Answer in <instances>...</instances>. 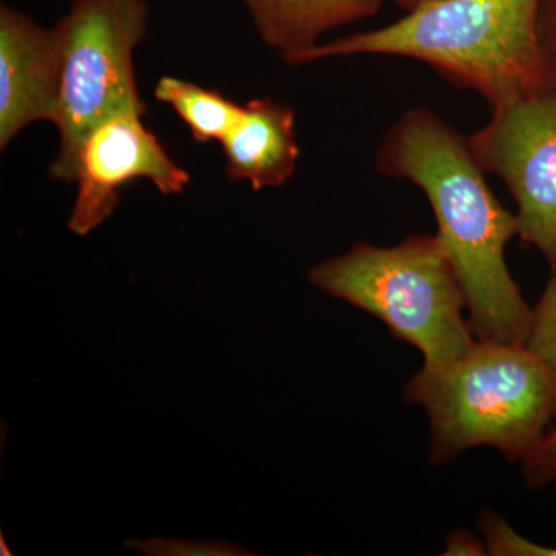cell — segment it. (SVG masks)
Returning a JSON list of instances; mask_svg holds the SVG:
<instances>
[{
    "label": "cell",
    "mask_w": 556,
    "mask_h": 556,
    "mask_svg": "<svg viewBox=\"0 0 556 556\" xmlns=\"http://www.w3.org/2000/svg\"><path fill=\"white\" fill-rule=\"evenodd\" d=\"M404 397L427 409L437 466L479 445L525 463L556 417L554 372L526 343L475 340L447 365H424Z\"/></svg>",
    "instance_id": "3"
},
{
    "label": "cell",
    "mask_w": 556,
    "mask_h": 556,
    "mask_svg": "<svg viewBox=\"0 0 556 556\" xmlns=\"http://www.w3.org/2000/svg\"><path fill=\"white\" fill-rule=\"evenodd\" d=\"M155 100L170 105L188 126L197 142L222 144L243 119L247 105L237 104L222 91L206 89L190 80L163 76L153 90Z\"/></svg>",
    "instance_id": "11"
},
{
    "label": "cell",
    "mask_w": 556,
    "mask_h": 556,
    "mask_svg": "<svg viewBox=\"0 0 556 556\" xmlns=\"http://www.w3.org/2000/svg\"><path fill=\"white\" fill-rule=\"evenodd\" d=\"M526 345L551 368L556 378V270L532 309V324Z\"/></svg>",
    "instance_id": "12"
},
{
    "label": "cell",
    "mask_w": 556,
    "mask_h": 556,
    "mask_svg": "<svg viewBox=\"0 0 556 556\" xmlns=\"http://www.w3.org/2000/svg\"><path fill=\"white\" fill-rule=\"evenodd\" d=\"M486 174L503 179L517 203L518 237L556 270V83L492 109L471 134Z\"/></svg>",
    "instance_id": "6"
},
{
    "label": "cell",
    "mask_w": 556,
    "mask_h": 556,
    "mask_svg": "<svg viewBox=\"0 0 556 556\" xmlns=\"http://www.w3.org/2000/svg\"><path fill=\"white\" fill-rule=\"evenodd\" d=\"M244 105L243 119L222 142L226 178L254 190L281 188L294 177L300 156L294 109L269 97Z\"/></svg>",
    "instance_id": "9"
},
{
    "label": "cell",
    "mask_w": 556,
    "mask_h": 556,
    "mask_svg": "<svg viewBox=\"0 0 556 556\" xmlns=\"http://www.w3.org/2000/svg\"><path fill=\"white\" fill-rule=\"evenodd\" d=\"M486 554L503 556H556V547L541 546L518 535L503 518L485 511L479 518Z\"/></svg>",
    "instance_id": "13"
},
{
    "label": "cell",
    "mask_w": 556,
    "mask_h": 556,
    "mask_svg": "<svg viewBox=\"0 0 556 556\" xmlns=\"http://www.w3.org/2000/svg\"><path fill=\"white\" fill-rule=\"evenodd\" d=\"M541 0H427L401 20L320 42L299 65L378 54L433 68L490 109L556 83L540 38Z\"/></svg>",
    "instance_id": "2"
},
{
    "label": "cell",
    "mask_w": 556,
    "mask_h": 556,
    "mask_svg": "<svg viewBox=\"0 0 556 556\" xmlns=\"http://www.w3.org/2000/svg\"><path fill=\"white\" fill-rule=\"evenodd\" d=\"M146 0H70L58 20L64 36V72L53 124L56 156L49 175L75 181L84 138L101 121L121 112H148L139 97L135 50L149 31Z\"/></svg>",
    "instance_id": "5"
},
{
    "label": "cell",
    "mask_w": 556,
    "mask_h": 556,
    "mask_svg": "<svg viewBox=\"0 0 556 556\" xmlns=\"http://www.w3.org/2000/svg\"><path fill=\"white\" fill-rule=\"evenodd\" d=\"M427 2V0H394V3L404 11V13H407V11L415 10L416 7H419L420 3Z\"/></svg>",
    "instance_id": "17"
},
{
    "label": "cell",
    "mask_w": 556,
    "mask_h": 556,
    "mask_svg": "<svg viewBox=\"0 0 556 556\" xmlns=\"http://www.w3.org/2000/svg\"><path fill=\"white\" fill-rule=\"evenodd\" d=\"M540 38L556 76V0H541Z\"/></svg>",
    "instance_id": "15"
},
{
    "label": "cell",
    "mask_w": 556,
    "mask_h": 556,
    "mask_svg": "<svg viewBox=\"0 0 556 556\" xmlns=\"http://www.w3.org/2000/svg\"><path fill=\"white\" fill-rule=\"evenodd\" d=\"M386 0H240L266 47L288 65L321 42L327 33L371 20Z\"/></svg>",
    "instance_id": "10"
},
{
    "label": "cell",
    "mask_w": 556,
    "mask_h": 556,
    "mask_svg": "<svg viewBox=\"0 0 556 556\" xmlns=\"http://www.w3.org/2000/svg\"><path fill=\"white\" fill-rule=\"evenodd\" d=\"M146 113L121 112L87 134L76 160L75 204L68 229L87 236L115 212L119 192L135 179H148L163 195H177L190 174L170 159L156 135L146 127Z\"/></svg>",
    "instance_id": "7"
},
{
    "label": "cell",
    "mask_w": 556,
    "mask_h": 556,
    "mask_svg": "<svg viewBox=\"0 0 556 556\" xmlns=\"http://www.w3.org/2000/svg\"><path fill=\"white\" fill-rule=\"evenodd\" d=\"M64 72L61 27L0 5V149L30 124L53 121Z\"/></svg>",
    "instance_id": "8"
},
{
    "label": "cell",
    "mask_w": 556,
    "mask_h": 556,
    "mask_svg": "<svg viewBox=\"0 0 556 556\" xmlns=\"http://www.w3.org/2000/svg\"><path fill=\"white\" fill-rule=\"evenodd\" d=\"M308 280L380 318L394 338L424 354L426 367L447 365L475 343L463 317V285L438 233L408 236L391 248L361 241L313 266Z\"/></svg>",
    "instance_id": "4"
},
{
    "label": "cell",
    "mask_w": 556,
    "mask_h": 556,
    "mask_svg": "<svg viewBox=\"0 0 556 556\" xmlns=\"http://www.w3.org/2000/svg\"><path fill=\"white\" fill-rule=\"evenodd\" d=\"M522 475L529 489H543L556 481V422L526 457Z\"/></svg>",
    "instance_id": "14"
},
{
    "label": "cell",
    "mask_w": 556,
    "mask_h": 556,
    "mask_svg": "<svg viewBox=\"0 0 556 556\" xmlns=\"http://www.w3.org/2000/svg\"><path fill=\"white\" fill-rule=\"evenodd\" d=\"M486 551L485 544L478 543L477 538L471 535V533L466 532V530H460V532L453 533L452 536L448 538L447 543V555H484Z\"/></svg>",
    "instance_id": "16"
},
{
    "label": "cell",
    "mask_w": 556,
    "mask_h": 556,
    "mask_svg": "<svg viewBox=\"0 0 556 556\" xmlns=\"http://www.w3.org/2000/svg\"><path fill=\"white\" fill-rule=\"evenodd\" d=\"M376 169L426 193L478 339L526 343L532 308L506 262L508 241L518 236L517 215L490 189L470 139L433 110L409 109L380 142Z\"/></svg>",
    "instance_id": "1"
}]
</instances>
